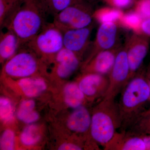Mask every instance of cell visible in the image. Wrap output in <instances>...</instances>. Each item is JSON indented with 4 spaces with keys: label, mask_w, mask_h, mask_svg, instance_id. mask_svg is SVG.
<instances>
[{
    "label": "cell",
    "mask_w": 150,
    "mask_h": 150,
    "mask_svg": "<svg viewBox=\"0 0 150 150\" xmlns=\"http://www.w3.org/2000/svg\"><path fill=\"white\" fill-rule=\"evenodd\" d=\"M81 2L70 6L55 15L54 24L62 32L87 27L90 24L91 16Z\"/></svg>",
    "instance_id": "5b68a950"
},
{
    "label": "cell",
    "mask_w": 150,
    "mask_h": 150,
    "mask_svg": "<svg viewBox=\"0 0 150 150\" xmlns=\"http://www.w3.org/2000/svg\"><path fill=\"white\" fill-rule=\"evenodd\" d=\"M60 150H81L82 149L80 146L72 144V143H65L60 146L58 149Z\"/></svg>",
    "instance_id": "f1b7e54d"
},
{
    "label": "cell",
    "mask_w": 150,
    "mask_h": 150,
    "mask_svg": "<svg viewBox=\"0 0 150 150\" xmlns=\"http://www.w3.org/2000/svg\"><path fill=\"white\" fill-rule=\"evenodd\" d=\"M149 84V91H150V81L149 83H148Z\"/></svg>",
    "instance_id": "1f68e13d"
},
{
    "label": "cell",
    "mask_w": 150,
    "mask_h": 150,
    "mask_svg": "<svg viewBox=\"0 0 150 150\" xmlns=\"http://www.w3.org/2000/svg\"><path fill=\"white\" fill-rule=\"evenodd\" d=\"M40 138L39 129L35 125H30L25 127L22 132L20 137L21 143L26 146L35 144Z\"/></svg>",
    "instance_id": "ffe728a7"
},
{
    "label": "cell",
    "mask_w": 150,
    "mask_h": 150,
    "mask_svg": "<svg viewBox=\"0 0 150 150\" xmlns=\"http://www.w3.org/2000/svg\"><path fill=\"white\" fill-rule=\"evenodd\" d=\"M15 135L11 130L8 129L3 133L1 138V149L12 150L14 149Z\"/></svg>",
    "instance_id": "d4e9b609"
},
{
    "label": "cell",
    "mask_w": 150,
    "mask_h": 150,
    "mask_svg": "<svg viewBox=\"0 0 150 150\" xmlns=\"http://www.w3.org/2000/svg\"><path fill=\"white\" fill-rule=\"evenodd\" d=\"M129 67L127 53L121 51L117 54L108 78L109 84L103 98L115 100L128 83Z\"/></svg>",
    "instance_id": "8992f818"
},
{
    "label": "cell",
    "mask_w": 150,
    "mask_h": 150,
    "mask_svg": "<svg viewBox=\"0 0 150 150\" xmlns=\"http://www.w3.org/2000/svg\"><path fill=\"white\" fill-rule=\"evenodd\" d=\"M108 79L104 75L91 73L83 77L78 85L86 97H102L103 99L108 88Z\"/></svg>",
    "instance_id": "ba28073f"
},
{
    "label": "cell",
    "mask_w": 150,
    "mask_h": 150,
    "mask_svg": "<svg viewBox=\"0 0 150 150\" xmlns=\"http://www.w3.org/2000/svg\"><path fill=\"white\" fill-rule=\"evenodd\" d=\"M0 116L5 123L12 121L14 118L13 107L9 100L2 97L0 99Z\"/></svg>",
    "instance_id": "603a6c76"
},
{
    "label": "cell",
    "mask_w": 150,
    "mask_h": 150,
    "mask_svg": "<svg viewBox=\"0 0 150 150\" xmlns=\"http://www.w3.org/2000/svg\"><path fill=\"white\" fill-rule=\"evenodd\" d=\"M20 41L14 33L9 30L2 33L0 38V56L3 60H9L16 54Z\"/></svg>",
    "instance_id": "4fadbf2b"
},
{
    "label": "cell",
    "mask_w": 150,
    "mask_h": 150,
    "mask_svg": "<svg viewBox=\"0 0 150 150\" xmlns=\"http://www.w3.org/2000/svg\"><path fill=\"white\" fill-rule=\"evenodd\" d=\"M121 126L118 103L115 100L103 98L91 116V134L93 139L104 148Z\"/></svg>",
    "instance_id": "3957f363"
},
{
    "label": "cell",
    "mask_w": 150,
    "mask_h": 150,
    "mask_svg": "<svg viewBox=\"0 0 150 150\" xmlns=\"http://www.w3.org/2000/svg\"><path fill=\"white\" fill-rule=\"evenodd\" d=\"M116 27L113 22L103 23L99 27L97 35L98 43L101 48L109 49L115 43Z\"/></svg>",
    "instance_id": "e0dca14e"
},
{
    "label": "cell",
    "mask_w": 150,
    "mask_h": 150,
    "mask_svg": "<svg viewBox=\"0 0 150 150\" xmlns=\"http://www.w3.org/2000/svg\"><path fill=\"white\" fill-rule=\"evenodd\" d=\"M90 34L88 27L67 30L63 32L64 48L75 54L81 51L85 46Z\"/></svg>",
    "instance_id": "8fae6325"
},
{
    "label": "cell",
    "mask_w": 150,
    "mask_h": 150,
    "mask_svg": "<svg viewBox=\"0 0 150 150\" xmlns=\"http://www.w3.org/2000/svg\"><path fill=\"white\" fill-rule=\"evenodd\" d=\"M116 56L109 51H104L97 55L92 63L91 73L104 75L110 73L115 63Z\"/></svg>",
    "instance_id": "5bb4252c"
},
{
    "label": "cell",
    "mask_w": 150,
    "mask_h": 150,
    "mask_svg": "<svg viewBox=\"0 0 150 150\" xmlns=\"http://www.w3.org/2000/svg\"><path fill=\"white\" fill-rule=\"evenodd\" d=\"M116 7L123 8L129 6L132 4L133 0H105Z\"/></svg>",
    "instance_id": "83f0119b"
},
{
    "label": "cell",
    "mask_w": 150,
    "mask_h": 150,
    "mask_svg": "<svg viewBox=\"0 0 150 150\" xmlns=\"http://www.w3.org/2000/svg\"><path fill=\"white\" fill-rule=\"evenodd\" d=\"M81 0H45L49 13L55 15L70 6L81 1Z\"/></svg>",
    "instance_id": "7402d4cb"
},
{
    "label": "cell",
    "mask_w": 150,
    "mask_h": 150,
    "mask_svg": "<svg viewBox=\"0 0 150 150\" xmlns=\"http://www.w3.org/2000/svg\"><path fill=\"white\" fill-rule=\"evenodd\" d=\"M48 13L45 0H21L3 25L17 35L22 45L32 40L46 26Z\"/></svg>",
    "instance_id": "6da1fadb"
},
{
    "label": "cell",
    "mask_w": 150,
    "mask_h": 150,
    "mask_svg": "<svg viewBox=\"0 0 150 150\" xmlns=\"http://www.w3.org/2000/svg\"><path fill=\"white\" fill-rule=\"evenodd\" d=\"M64 92L65 102L68 106L74 109L82 106L86 96L78 84L74 83L68 84Z\"/></svg>",
    "instance_id": "ac0fdd59"
},
{
    "label": "cell",
    "mask_w": 150,
    "mask_h": 150,
    "mask_svg": "<svg viewBox=\"0 0 150 150\" xmlns=\"http://www.w3.org/2000/svg\"><path fill=\"white\" fill-rule=\"evenodd\" d=\"M97 17L100 21L103 23L113 22L121 17L122 12L118 10L105 8L99 11Z\"/></svg>",
    "instance_id": "cb8c5ba5"
},
{
    "label": "cell",
    "mask_w": 150,
    "mask_h": 150,
    "mask_svg": "<svg viewBox=\"0 0 150 150\" xmlns=\"http://www.w3.org/2000/svg\"><path fill=\"white\" fill-rule=\"evenodd\" d=\"M104 149L105 150H146L142 137L129 130L116 132Z\"/></svg>",
    "instance_id": "9c48e42d"
},
{
    "label": "cell",
    "mask_w": 150,
    "mask_h": 150,
    "mask_svg": "<svg viewBox=\"0 0 150 150\" xmlns=\"http://www.w3.org/2000/svg\"><path fill=\"white\" fill-rule=\"evenodd\" d=\"M37 69V62L33 54L29 51H23L9 59L4 70L11 76L23 78L34 74Z\"/></svg>",
    "instance_id": "52a82bcc"
},
{
    "label": "cell",
    "mask_w": 150,
    "mask_h": 150,
    "mask_svg": "<svg viewBox=\"0 0 150 150\" xmlns=\"http://www.w3.org/2000/svg\"><path fill=\"white\" fill-rule=\"evenodd\" d=\"M35 102L32 100H23L20 105L17 115L21 121L26 123H31L38 120L39 115L34 110Z\"/></svg>",
    "instance_id": "d6986e66"
},
{
    "label": "cell",
    "mask_w": 150,
    "mask_h": 150,
    "mask_svg": "<svg viewBox=\"0 0 150 150\" xmlns=\"http://www.w3.org/2000/svg\"><path fill=\"white\" fill-rule=\"evenodd\" d=\"M146 145V150H150V136L142 137Z\"/></svg>",
    "instance_id": "4dcf8cb0"
},
{
    "label": "cell",
    "mask_w": 150,
    "mask_h": 150,
    "mask_svg": "<svg viewBox=\"0 0 150 150\" xmlns=\"http://www.w3.org/2000/svg\"><path fill=\"white\" fill-rule=\"evenodd\" d=\"M123 22L124 24L129 28L137 29L139 27L141 19L140 16L137 13H131L123 17Z\"/></svg>",
    "instance_id": "484cf974"
},
{
    "label": "cell",
    "mask_w": 150,
    "mask_h": 150,
    "mask_svg": "<svg viewBox=\"0 0 150 150\" xmlns=\"http://www.w3.org/2000/svg\"><path fill=\"white\" fill-rule=\"evenodd\" d=\"M21 0H0V22L3 25L19 5Z\"/></svg>",
    "instance_id": "44dd1931"
},
{
    "label": "cell",
    "mask_w": 150,
    "mask_h": 150,
    "mask_svg": "<svg viewBox=\"0 0 150 150\" xmlns=\"http://www.w3.org/2000/svg\"><path fill=\"white\" fill-rule=\"evenodd\" d=\"M142 28V30L145 33L150 35V18L143 22Z\"/></svg>",
    "instance_id": "f546056e"
},
{
    "label": "cell",
    "mask_w": 150,
    "mask_h": 150,
    "mask_svg": "<svg viewBox=\"0 0 150 150\" xmlns=\"http://www.w3.org/2000/svg\"><path fill=\"white\" fill-rule=\"evenodd\" d=\"M147 51L146 47L141 44L135 45L127 53L129 67L128 82L135 76V73L139 69L146 57Z\"/></svg>",
    "instance_id": "2e32d148"
},
{
    "label": "cell",
    "mask_w": 150,
    "mask_h": 150,
    "mask_svg": "<svg viewBox=\"0 0 150 150\" xmlns=\"http://www.w3.org/2000/svg\"><path fill=\"white\" fill-rule=\"evenodd\" d=\"M55 58L57 63L56 73L62 79H66L72 74L79 64L76 54L65 48L57 53Z\"/></svg>",
    "instance_id": "30bf717a"
},
{
    "label": "cell",
    "mask_w": 150,
    "mask_h": 150,
    "mask_svg": "<svg viewBox=\"0 0 150 150\" xmlns=\"http://www.w3.org/2000/svg\"><path fill=\"white\" fill-rule=\"evenodd\" d=\"M138 9L142 16L150 18V2L149 0H141L138 4Z\"/></svg>",
    "instance_id": "4316f807"
},
{
    "label": "cell",
    "mask_w": 150,
    "mask_h": 150,
    "mask_svg": "<svg viewBox=\"0 0 150 150\" xmlns=\"http://www.w3.org/2000/svg\"><path fill=\"white\" fill-rule=\"evenodd\" d=\"M91 116L84 106L75 108L69 116L67 126L71 131L78 134H84L91 131Z\"/></svg>",
    "instance_id": "7c38bea8"
},
{
    "label": "cell",
    "mask_w": 150,
    "mask_h": 150,
    "mask_svg": "<svg viewBox=\"0 0 150 150\" xmlns=\"http://www.w3.org/2000/svg\"><path fill=\"white\" fill-rule=\"evenodd\" d=\"M28 47L44 55H55L64 48L63 32L53 23L45 26L32 40Z\"/></svg>",
    "instance_id": "277c9868"
},
{
    "label": "cell",
    "mask_w": 150,
    "mask_h": 150,
    "mask_svg": "<svg viewBox=\"0 0 150 150\" xmlns=\"http://www.w3.org/2000/svg\"><path fill=\"white\" fill-rule=\"evenodd\" d=\"M150 98L149 84L141 77L134 76L121 91L118 103L121 131L130 129L141 116L142 105Z\"/></svg>",
    "instance_id": "7a4b0ae2"
},
{
    "label": "cell",
    "mask_w": 150,
    "mask_h": 150,
    "mask_svg": "<svg viewBox=\"0 0 150 150\" xmlns=\"http://www.w3.org/2000/svg\"><path fill=\"white\" fill-rule=\"evenodd\" d=\"M149 1L150 2V0H149Z\"/></svg>",
    "instance_id": "d6a6232c"
},
{
    "label": "cell",
    "mask_w": 150,
    "mask_h": 150,
    "mask_svg": "<svg viewBox=\"0 0 150 150\" xmlns=\"http://www.w3.org/2000/svg\"><path fill=\"white\" fill-rule=\"evenodd\" d=\"M18 85L26 96H37L45 91L46 84L44 80L39 78H23L18 81Z\"/></svg>",
    "instance_id": "9a60e30c"
}]
</instances>
